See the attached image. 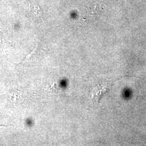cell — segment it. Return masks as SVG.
I'll list each match as a JSON object with an SVG mask.
<instances>
[{"mask_svg": "<svg viewBox=\"0 0 146 146\" xmlns=\"http://www.w3.org/2000/svg\"><path fill=\"white\" fill-rule=\"evenodd\" d=\"M37 49V46L33 50V52H31L29 54H28V55H27L26 56H25V58H24L22 61H21L20 62L17 63H16V64H21L25 60H26V59H30L31 58V56L34 54V53L35 52H36V50Z\"/></svg>", "mask_w": 146, "mask_h": 146, "instance_id": "obj_2", "label": "cell"}, {"mask_svg": "<svg viewBox=\"0 0 146 146\" xmlns=\"http://www.w3.org/2000/svg\"><path fill=\"white\" fill-rule=\"evenodd\" d=\"M111 86L110 84H102V88H100V89L99 87H97L96 88L94 89V93L93 94V101L95 102H98L99 100V93L100 92H101V96L104 95V94L108 92L110 89Z\"/></svg>", "mask_w": 146, "mask_h": 146, "instance_id": "obj_1", "label": "cell"}]
</instances>
